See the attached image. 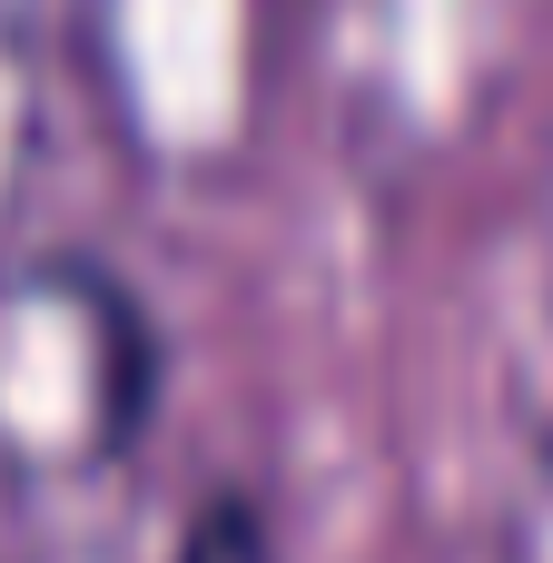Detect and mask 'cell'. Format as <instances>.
Returning <instances> with one entry per match:
<instances>
[{
	"mask_svg": "<svg viewBox=\"0 0 553 563\" xmlns=\"http://www.w3.org/2000/svg\"><path fill=\"white\" fill-rule=\"evenodd\" d=\"M49 287L89 307V416H99V455H139V435H148V416L168 396V336H158V317L99 257H59Z\"/></svg>",
	"mask_w": 553,
	"mask_h": 563,
	"instance_id": "cell-1",
	"label": "cell"
},
{
	"mask_svg": "<svg viewBox=\"0 0 553 563\" xmlns=\"http://www.w3.org/2000/svg\"><path fill=\"white\" fill-rule=\"evenodd\" d=\"M168 563H287V544H277V525H267V505H257L247 485H208V495L188 505Z\"/></svg>",
	"mask_w": 553,
	"mask_h": 563,
	"instance_id": "cell-2",
	"label": "cell"
}]
</instances>
